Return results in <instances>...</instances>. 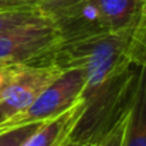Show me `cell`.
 I'll list each match as a JSON object with an SVG mask.
<instances>
[{"label": "cell", "mask_w": 146, "mask_h": 146, "mask_svg": "<svg viewBox=\"0 0 146 146\" xmlns=\"http://www.w3.org/2000/svg\"><path fill=\"white\" fill-rule=\"evenodd\" d=\"M143 67L132 64L92 88L84 90V111L70 139L101 146L123 122L136 99Z\"/></svg>", "instance_id": "cell-1"}, {"label": "cell", "mask_w": 146, "mask_h": 146, "mask_svg": "<svg viewBox=\"0 0 146 146\" xmlns=\"http://www.w3.org/2000/svg\"><path fill=\"white\" fill-rule=\"evenodd\" d=\"M85 84L87 75L82 68L62 71L27 108L0 119V132L58 116L81 99Z\"/></svg>", "instance_id": "cell-2"}, {"label": "cell", "mask_w": 146, "mask_h": 146, "mask_svg": "<svg viewBox=\"0 0 146 146\" xmlns=\"http://www.w3.org/2000/svg\"><path fill=\"white\" fill-rule=\"evenodd\" d=\"M58 44V33L47 16L0 34V65H38Z\"/></svg>", "instance_id": "cell-3"}, {"label": "cell", "mask_w": 146, "mask_h": 146, "mask_svg": "<svg viewBox=\"0 0 146 146\" xmlns=\"http://www.w3.org/2000/svg\"><path fill=\"white\" fill-rule=\"evenodd\" d=\"M61 72L54 65H20L0 94V119L27 108Z\"/></svg>", "instance_id": "cell-4"}, {"label": "cell", "mask_w": 146, "mask_h": 146, "mask_svg": "<svg viewBox=\"0 0 146 146\" xmlns=\"http://www.w3.org/2000/svg\"><path fill=\"white\" fill-rule=\"evenodd\" d=\"M48 16L55 26L60 43L80 41L111 31L94 0L75 1Z\"/></svg>", "instance_id": "cell-5"}, {"label": "cell", "mask_w": 146, "mask_h": 146, "mask_svg": "<svg viewBox=\"0 0 146 146\" xmlns=\"http://www.w3.org/2000/svg\"><path fill=\"white\" fill-rule=\"evenodd\" d=\"M82 111L84 101L80 99L58 116L43 122L21 146H62V143L70 138Z\"/></svg>", "instance_id": "cell-6"}, {"label": "cell", "mask_w": 146, "mask_h": 146, "mask_svg": "<svg viewBox=\"0 0 146 146\" xmlns=\"http://www.w3.org/2000/svg\"><path fill=\"white\" fill-rule=\"evenodd\" d=\"M111 31L132 27L146 9V0H94Z\"/></svg>", "instance_id": "cell-7"}, {"label": "cell", "mask_w": 146, "mask_h": 146, "mask_svg": "<svg viewBox=\"0 0 146 146\" xmlns=\"http://www.w3.org/2000/svg\"><path fill=\"white\" fill-rule=\"evenodd\" d=\"M121 146H146V68L142 70L136 99L126 118Z\"/></svg>", "instance_id": "cell-8"}, {"label": "cell", "mask_w": 146, "mask_h": 146, "mask_svg": "<svg viewBox=\"0 0 146 146\" xmlns=\"http://www.w3.org/2000/svg\"><path fill=\"white\" fill-rule=\"evenodd\" d=\"M48 14L44 13L37 6H26V7H17V9H7L0 10V34L7 33L16 27L38 21Z\"/></svg>", "instance_id": "cell-9"}, {"label": "cell", "mask_w": 146, "mask_h": 146, "mask_svg": "<svg viewBox=\"0 0 146 146\" xmlns=\"http://www.w3.org/2000/svg\"><path fill=\"white\" fill-rule=\"evenodd\" d=\"M43 122L14 128L6 132H0V146H21L23 142L41 125Z\"/></svg>", "instance_id": "cell-10"}, {"label": "cell", "mask_w": 146, "mask_h": 146, "mask_svg": "<svg viewBox=\"0 0 146 146\" xmlns=\"http://www.w3.org/2000/svg\"><path fill=\"white\" fill-rule=\"evenodd\" d=\"M75 1H80V0H37V7L41 9L44 13H52L61 7H65V6H70Z\"/></svg>", "instance_id": "cell-11"}, {"label": "cell", "mask_w": 146, "mask_h": 146, "mask_svg": "<svg viewBox=\"0 0 146 146\" xmlns=\"http://www.w3.org/2000/svg\"><path fill=\"white\" fill-rule=\"evenodd\" d=\"M125 123H126V119H125L123 122H121V123L111 132V135L101 143V146H121L122 145V136H123Z\"/></svg>", "instance_id": "cell-12"}, {"label": "cell", "mask_w": 146, "mask_h": 146, "mask_svg": "<svg viewBox=\"0 0 146 146\" xmlns=\"http://www.w3.org/2000/svg\"><path fill=\"white\" fill-rule=\"evenodd\" d=\"M26 6H37V0H0V10L17 9Z\"/></svg>", "instance_id": "cell-13"}, {"label": "cell", "mask_w": 146, "mask_h": 146, "mask_svg": "<svg viewBox=\"0 0 146 146\" xmlns=\"http://www.w3.org/2000/svg\"><path fill=\"white\" fill-rule=\"evenodd\" d=\"M19 67L20 65H11L6 72H3V74H0V94H1V91H3V88H4V85L7 84V81L11 78V75L19 70Z\"/></svg>", "instance_id": "cell-14"}, {"label": "cell", "mask_w": 146, "mask_h": 146, "mask_svg": "<svg viewBox=\"0 0 146 146\" xmlns=\"http://www.w3.org/2000/svg\"><path fill=\"white\" fill-rule=\"evenodd\" d=\"M62 146H98V145H94V143H88V142H80V141H72V139H67Z\"/></svg>", "instance_id": "cell-15"}, {"label": "cell", "mask_w": 146, "mask_h": 146, "mask_svg": "<svg viewBox=\"0 0 146 146\" xmlns=\"http://www.w3.org/2000/svg\"><path fill=\"white\" fill-rule=\"evenodd\" d=\"M143 68H146V61H145V65H143Z\"/></svg>", "instance_id": "cell-16"}]
</instances>
